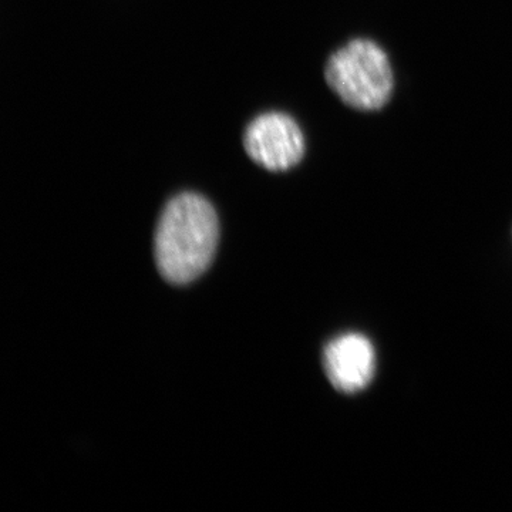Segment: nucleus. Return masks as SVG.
Masks as SVG:
<instances>
[{
    "label": "nucleus",
    "instance_id": "1",
    "mask_svg": "<svg viewBox=\"0 0 512 512\" xmlns=\"http://www.w3.org/2000/svg\"><path fill=\"white\" fill-rule=\"evenodd\" d=\"M220 225L208 200L195 192L175 195L161 212L156 261L171 284L185 285L207 271L217 251Z\"/></svg>",
    "mask_w": 512,
    "mask_h": 512
},
{
    "label": "nucleus",
    "instance_id": "4",
    "mask_svg": "<svg viewBox=\"0 0 512 512\" xmlns=\"http://www.w3.org/2000/svg\"><path fill=\"white\" fill-rule=\"evenodd\" d=\"M323 365L336 390L357 393L366 389L375 376V348L362 333H345L326 346Z\"/></svg>",
    "mask_w": 512,
    "mask_h": 512
},
{
    "label": "nucleus",
    "instance_id": "2",
    "mask_svg": "<svg viewBox=\"0 0 512 512\" xmlns=\"http://www.w3.org/2000/svg\"><path fill=\"white\" fill-rule=\"evenodd\" d=\"M325 79L352 109H382L393 92V70L382 47L372 40H350L329 57Z\"/></svg>",
    "mask_w": 512,
    "mask_h": 512
},
{
    "label": "nucleus",
    "instance_id": "3",
    "mask_svg": "<svg viewBox=\"0 0 512 512\" xmlns=\"http://www.w3.org/2000/svg\"><path fill=\"white\" fill-rule=\"evenodd\" d=\"M244 147L251 160L269 171L295 167L305 154L301 127L278 111L259 114L244 131Z\"/></svg>",
    "mask_w": 512,
    "mask_h": 512
}]
</instances>
